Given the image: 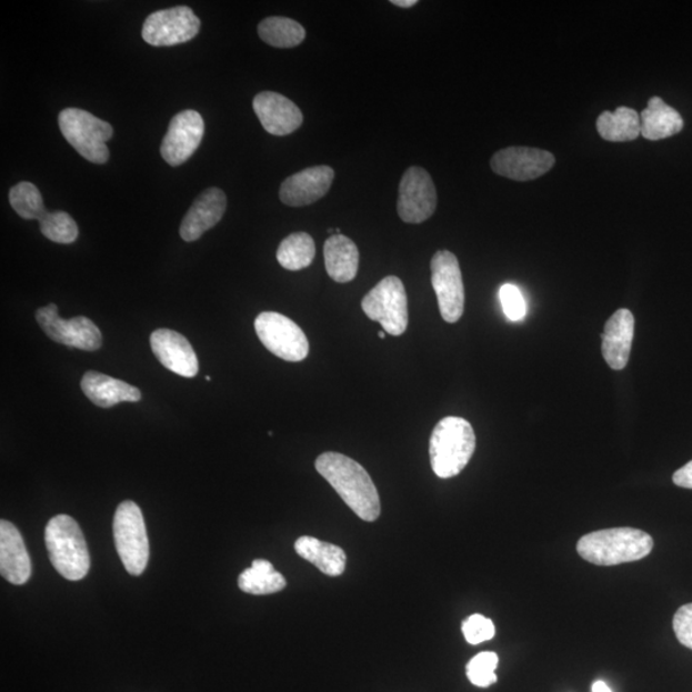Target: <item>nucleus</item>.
<instances>
[{
    "instance_id": "f257e3e1",
    "label": "nucleus",
    "mask_w": 692,
    "mask_h": 692,
    "mask_svg": "<svg viewBox=\"0 0 692 692\" xmlns=\"http://www.w3.org/2000/svg\"><path fill=\"white\" fill-rule=\"evenodd\" d=\"M315 470L361 520L373 522L379 519V491L360 463L344 454L329 452L317 458Z\"/></svg>"
},
{
    "instance_id": "f03ea898",
    "label": "nucleus",
    "mask_w": 692,
    "mask_h": 692,
    "mask_svg": "<svg viewBox=\"0 0 692 692\" xmlns=\"http://www.w3.org/2000/svg\"><path fill=\"white\" fill-rule=\"evenodd\" d=\"M654 540L649 533L631 528L599 530L582 536L578 553L595 565H619L644 560L652 552Z\"/></svg>"
},
{
    "instance_id": "7ed1b4c3",
    "label": "nucleus",
    "mask_w": 692,
    "mask_h": 692,
    "mask_svg": "<svg viewBox=\"0 0 692 692\" xmlns=\"http://www.w3.org/2000/svg\"><path fill=\"white\" fill-rule=\"evenodd\" d=\"M477 450V435L469 421L461 417H445L432 431L430 461L440 479L458 477L470 463Z\"/></svg>"
},
{
    "instance_id": "20e7f679",
    "label": "nucleus",
    "mask_w": 692,
    "mask_h": 692,
    "mask_svg": "<svg viewBox=\"0 0 692 692\" xmlns=\"http://www.w3.org/2000/svg\"><path fill=\"white\" fill-rule=\"evenodd\" d=\"M46 545L50 562L67 580L80 581L90 570L86 538L79 523L67 514L53 517L46 529Z\"/></svg>"
},
{
    "instance_id": "39448f33",
    "label": "nucleus",
    "mask_w": 692,
    "mask_h": 692,
    "mask_svg": "<svg viewBox=\"0 0 692 692\" xmlns=\"http://www.w3.org/2000/svg\"><path fill=\"white\" fill-rule=\"evenodd\" d=\"M58 123L67 143L81 157L91 163L108 162L110 150L107 143L113 137L110 123L79 108H66L58 117Z\"/></svg>"
},
{
    "instance_id": "423d86ee",
    "label": "nucleus",
    "mask_w": 692,
    "mask_h": 692,
    "mask_svg": "<svg viewBox=\"0 0 692 692\" xmlns=\"http://www.w3.org/2000/svg\"><path fill=\"white\" fill-rule=\"evenodd\" d=\"M113 535L124 569L132 576H140L149 561V540L143 513L131 500L117 508Z\"/></svg>"
},
{
    "instance_id": "0eeeda50",
    "label": "nucleus",
    "mask_w": 692,
    "mask_h": 692,
    "mask_svg": "<svg viewBox=\"0 0 692 692\" xmlns=\"http://www.w3.org/2000/svg\"><path fill=\"white\" fill-rule=\"evenodd\" d=\"M362 310L380 322L389 335L400 337L408 328V298L404 283L397 277L381 280L362 300Z\"/></svg>"
},
{
    "instance_id": "6e6552de",
    "label": "nucleus",
    "mask_w": 692,
    "mask_h": 692,
    "mask_svg": "<svg viewBox=\"0 0 692 692\" xmlns=\"http://www.w3.org/2000/svg\"><path fill=\"white\" fill-rule=\"evenodd\" d=\"M254 328L261 343L283 361L300 362L310 353L305 333L287 315L263 312L257 317Z\"/></svg>"
},
{
    "instance_id": "1a4fd4ad",
    "label": "nucleus",
    "mask_w": 692,
    "mask_h": 692,
    "mask_svg": "<svg viewBox=\"0 0 692 692\" xmlns=\"http://www.w3.org/2000/svg\"><path fill=\"white\" fill-rule=\"evenodd\" d=\"M431 283L444 321L448 323L460 321L464 312V285L460 262L449 250H439L432 257Z\"/></svg>"
},
{
    "instance_id": "9d476101",
    "label": "nucleus",
    "mask_w": 692,
    "mask_h": 692,
    "mask_svg": "<svg viewBox=\"0 0 692 692\" xmlns=\"http://www.w3.org/2000/svg\"><path fill=\"white\" fill-rule=\"evenodd\" d=\"M37 321L49 339L66 347L96 352L102 347V332L88 317L79 315L71 320L61 319L58 307L50 303L37 311Z\"/></svg>"
},
{
    "instance_id": "9b49d317",
    "label": "nucleus",
    "mask_w": 692,
    "mask_h": 692,
    "mask_svg": "<svg viewBox=\"0 0 692 692\" xmlns=\"http://www.w3.org/2000/svg\"><path fill=\"white\" fill-rule=\"evenodd\" d=\"M200 31V20L190 7L179 6L147 17L141 36L152 47H173L193 40Z\"/></svg>"
},
{
    "instance_id": "f8f14e48",
    "label": "nucleus",
    "mask_w": 692,
    "mask_h": 692,
    "mask_svg": "<svg viewBox=\"0 0 692 692\" xmlns=\"http://www.w3.org/2000/svg\"><path fill=\"white\" fill-rule=\"evenodd\" d=\"M437 188L430 173L421 167H410L400 181L398 214L405 223H422L435 213Z\"/></svg>"
},
{
    "instance_id": "ddd939ff",
    "label": "nucleus",
    "mask_w": 692,
    "mask_h": 692,
    "mask_svg": "<svg viewBox=\"0 0 692 692\" xmlns=\"http://www.w3.org/2000/svg\"><path fill=\"white\" fill-rule=\"evenodd\" d=\"M555 157L546 150L529 147H510L499 150L490 166L499 177L514 181H530L553 169Z\"/></svg>"
},
{
    "instance_id": "4468645a",
    "label": "nucleus",
    "mask_w": 692,
    "mask_h": 692,
    "mask_svg": "<svg viewBox=\"0 0 692 692\" xmlns=\"http://www.w3.org/2000/svg\"><path fill=\"white\" fill-rule=\"evenodd\" d=\"M203 137L204 121L200 113L193 110L178 113L162 141L163 160L172 167L185 163L197 152Z\"/></svg>"
},
{
    "instance_id": "2eb2a0df",
    "label": "nucleus",
    "mask_w": 692,
    "mask_h": 692,
    "mask_svg": "<svg viewBox=\"0 0 692 692\" xmlns=\"http://www.w3.org/2000/svg\"><path fill=\"white\" fill-rule=\"evenodd\" d=\"M335 171L329 166H315L300 171L282 182L280 199L290 207H304L319 202L329 193Z\"/></svg>"
},
{
    "instance_id": "dca6fc26",
    "label": "nucleus",
    "mask_w": 692,
    "mask_h": 692,
    "mask_svg": "<svg viewBox=\"0 0 692 692\" xmlns=\"http://www.w3.org/2000/svg\"><path fill=\"white\" fill-rule=\"evenodd\" d=\"M150 347L157 360L167 370L182 378H195L199 371L198 357L193 347L181 333L169 329L157 330L150 337Z\"/></svg>"
},
{
    "instance_id": "f3484780",
    "label": "nucleus",
    "mask_w": 692,
    "mask_h": 692,
    "mask_svg": "<svg viewBox=\"0 0 692 692\" xmlns=\"http://www.w3.org/2000/svg\"><path fill=\"white\" fill-rule=\"evenodd\" d=\"M253 110L263 129L274 137H287L303 123V113L290 99L273 91L255 96Z\"/></svg>"
},
{
    "instance_id": "a211bd4d",
    "label": "nucleus",
    "mask_w": 692,
    "mask_h": 692,
    "mask_svg": "<svg viewBox=\"0 0 692 692\" xmlns=\"http://www.w3.org/2000/svg\"><path fill=\"white\" fill-rule=\"evenodd\" d=\"M228 198L219 188H210L200 194L194 204L183 217L180 227V237L191 243L203 237L222 220L227 212Z\"/></svg>"
},
{
    "instance_id": "6ab92c4d",
    "label": "nucleus",
    "mask_w": 692,
    "mask_h": 692,
    "mask_svg": "<svg viewBox=\"0 0 692 692\" xmlns=\"http://www.w3.org/2000/svg\"><path fill=\"white\" fill-rule=\"evenodd\" d=\"M0 572L13 585H23L31 576V561L21 533L6 520L0 521Z\"/></svg>"
},
{
    "instance_id": "aec40b11",
    "label": "nucleus",
    "mask_w": 692,
    "mask_h": 692,
    "mask_svg": "<svg viewBox=\"0 0 692 692\" xmlns=\"http://www.w3.org/2000/svg\"><path fill=\"white\" fill-rule=\"evenodd\" d=\"M633 337V314L629 310L616 311L605 324L602 345L604 360L612 370L621 371L628 365Z\"/></svg>"
},
{
    "instance_id": "412c9836",
    "label": "nucleus",
    "mask_w": 692,
    "mask_h": 692,
    "mask_svg": "<svg viewBox=\"0 0 692 692\" xmlns=\"http://www.w3.org/2000/svg\"><path fill=\"white\" fill-rule=\"evenodd\" d=\"M81 389L90 402L100 408H112L122 402L136 403L141 400L138 388L96 371L83 374Z\"/></svg>"
},
{
    "instance_id": "4be33fe9",
    "label": "nucleus",
    "mask_w": 692,
    "mask_h": 692,
    "mask_svg": "<svg viewBox=\"0 0 692 692\" xmlns=\"http://www.w3.org/2000/svg\"><path fill=\"white\" fill-rule=\"evenodd\" d=\"M324 264L329 277L339 283L355 279L360 265V252L352 239L345 235H331L323 247Z\"/></svg>"
},
{
    "instance_id": "5701e85b",
    "label": "nucleus",
    "mask_w": 692,
    "mask_h": 692,
    "mask_svg": "<svg viewBox=\"0 0 692 692\" xmlns=\"http://www.w3.org/2000/svg\"><path fill=\"white\" fill-rule=\"evenodd\" d=\"M641 136L648 140H662L676 136L683 129L681 114L660 97L649 100L640 114Z\"/></svg>"
},
{
    "instance_id": "b1692460",
    "label": "nucleus",
    "mask_w": 692,
    "mask_h": 692,
    "mask_svg": "<svg viewBox=\"0 0 692 692\" xmlns=\"http://www.w3.org/2000/svg\"><path fill=\"white\" fill-rule=\"evenodd\" d=\"M295 550L298 555L315 565L328 576H340L347 569V554L338 545L324 543L312 536H303L297 540Z\"/></svg>"
},
{
    "instance_id": "393cba45",
    "label": "nucleus",
    "mask_w": 692,
    "mask_h": 692,
    "mask_svg": "<svg viewBox=\"0 0 692 692\" xmlns=\"http://www.w3.org/2000/svg\"><path fill=\"white\" fill-rule=\"evenodd\" d=\"M596 129L606 141H633L641 136L640 114L629 107L616 108L614 112L605 111L599 116Z\"/></svg>"
},
{
    "instance_id": "a878e982",
    "label": "nucleus",
    "mask_w": 692,
    "mask_h": 692,
    "mask_svg": "<svg viewBox=\"0 0 692 692\" xmlns=\"http://www.w3.org/2000/svg\"><path fill=\"white\" fill-rule=\"evenodd\" d=\"M239 588L247 594L269 595L287 588V580L269 561L255 560L239 576Z\"/></svg>"
},
{
    "instance_id": "bb28decb",
    "label": "nucleus",
    "mask_w": 692,
    "mask_h": 692,
    "mask_svg": "<svg viewBox=\"0 0 692 692\" xmlns=\"http://www.w3.org/2000/svg\"><path fill=\"white\" fill-rule=\"evenodd\" d=\"M278 261L283 269L299 271L310 267L315 257L314 240L307 232L291 233L281 241L278 249Z\"/></svg>"
},
{
    "instance_id": "cd10ccee",
    "label": "nucleus",
    "mask_w": 692,
    "mask_h": 692,
    "mask_svg": "<svg viewBox=\"0 0 692 692\" xmlns=\"http://www.w3.org/2000/svg\"><path fill=\"white\" fill-rule=\"evenodd\" d=\"M258 33L264 43L274 48H294L305 39L302 24L288 17H269L260 23Z\"/></svg>"
},
{
    "instance_id": "c85d7f7f",
    "label": "nucleus",
    "mask_w": 692,
    "mask_h": 692,
    "mask_svg": "<svg viewBox=\"0 0 692 692\" xmlns=\"http://www.w3.org/2000/svg\"><path fill=\"white\" fill-rule=\"evenodd\" d=\"M10 203L24 220H40L47 213L43 197L32 182L17 183L10 191Z\"/></svg>"
},
{
    "instance_id": "c756f323",
    "label": "nucleus",
    "mask_w": 692,
    "mask_h": 692,
    "mask_svg": "<svg viewBox=\"0 0 692 692\" xmlns=\"http://www.w3.org/2000/svg\"><path fill=\"white\" fill-rule=\"evenodd\" d=\"M40 231L57 244H72L79 238L78 223L69 213L57 211L47 212L39 220Z\"/></svg>"
},
{
    "instance_id": "7c9ffc66",
    "label": "nucleus",
    "mask_w": 692,
    "mask_h": 692,
    "mask_svg": "<svg viewBox=\"0 0 692 692\" xmlns=\"http://www.w3.org/2000/svg\"><path fill=\"white\" fill-rule=\"evenodd\" d=\"M499 658L495 653L483 652L473 656L467 664V678L478 688H489L498 681Z\"/></svg>"
},
{
    "instance_id": "2f4dec72",
    "label": "nucleus",
    "mask_w": 692,
    "mask_h": 692,
    "mask_svg": "<svg viewBox=\"0 0 692 692\" xmlns=\"http://www.w3.org/2000/svg\"><path fill=\"white\" fill-rule=\"evenodd\" d=\"M462 631L467 643L479 645L495 636L493 621L482 614H472L462 623Z\"/></svg>"
},
{
    "instance_id": "473e14b6",
    "label": "nucleus",
    "mask_w": 692,
    "mask_h": 692,
    "mask_svg": "<svg viewBox=\"0 0 692 692\" xmlns=\"http://www.w3.org/2000/svg\"><path fill=\"white\" fill-rule=\"evenodd\" d=\"M499 298L508 320L520 322L526 317V300H524L519 288L512 283H505L500 288Z\"/></svg>"
},
{
    "instance_id": "72a5a7b5",
    "label": "nucleus",
    "mask_w": 692,
    "mask_h": 692,
    "mask_svg": "<svg viewBox=\"0 0 692 692\" xmlns=\"http://www.w3.org/2000/svg\"><path fill=\"white\" fill-rule=\"evenodd\" d=\"M673 630L680 643L692 650V603L682 605L674 614Z\"/></svg>"
},
{
    "instance_id": "f704fd0d",
    "label": "nucleus",
    "mask_w": 692,
    "mask_h": 692,
    "mask_svg": "<svg viewBox=\"0 0 692 692\" xmlns=\"http://www.w3.org/2000/svg\"><path fill=\"white\" fill-rule=\"evenodd\" d=\"M674 485L692 490V461L673 474Z\"/></svg>"
},
{
    "instance_id": "c9c22d12",
    "label": "nucleus",
    "mask_w": 692,
    "mask_h": 692,
    "mask_svg": "<svg viewBox=\"0 0 692 692\" xmlns=\"http://www.w3.org/2000/svg\"><path fill=\"white\" fill-rule=\"evenodd\" d=\"M391 3L400 8H411L419 2H417V0H393Z\"/></svg>"
},
{
    "instance_id": "e433bc0d",
    "label": "nucleus",
    "mask_w": 692,
    "mask_h": 692,
    "mask_svg": "<svg viewBox=\"0 0 692 692\" xmlns=\"http://www.w3.org/2000/svg\"><path fill=\"white\" fill-rule=\"evenodd\" d=\"M593 692H613L610 688H608L604 681H596L593 685Z\"/></svg>"
},
{
    "instance_id": "4c0bfd02",
    "label": "nucleus",
    "mask_w": 692,
    "mask_h": 692,
    "mask_svg": "<svg viewBox=\"0 0 692 692\" xmlns=\"http://www.w3.org/2000/svg\"><path fill=\"white\" fill-rule=\"evenodd\" d=\"M385 337H387L385 331H380V332H379V338H380V339H385Z\"/></svg>"
}]
</instances>
